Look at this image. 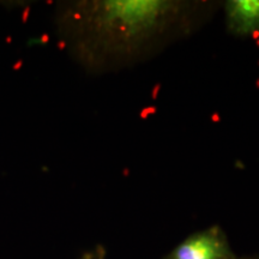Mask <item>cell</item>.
<instances>
[{
    "instance_id": "obj_1",
    "label": "cell",
    "mask_w": 259,
    "mask_h": 259,
    "mask_svg": "<svg viewBox=\"0 0 259 259\" xmlns=\"http://www.w3.org/2000/svg\"><path fill=\"white\" fill-rule=\"evenodd\" d=\"M222 3L83 0L57 12L60 37L89 72H112L148 60L197 32Z\"/></svg>"
},
{
    "instance_id": "obj_4",
    "label": "cell",
    "mask_w": 259,
    "mask_h": 259,
    "mask_svg": "<svg viewBox=\"0 0 259 259\" xmlns=\"http://www.w3.org/2000/svg\"><path fill=\"white\" fill-rule=\"evenodd\" d=\"M102 255H103V253H101L99 250H96V251L87 252V253H84L82 257L78 259H97V258L102 257Z\"/></svg>"
},
{
    "instance_id": "obj_3",
    "label": "cell",
    "mask_w": 259,
    "mask_h": 259,
    "mask_svg": "<svg viewBox=\"0 0 259 259\" xmlns=\"http://www.w3.org/2000/svg\"><path fill=\"white\" fill-rule=\"evenodd\" d=\"M221 6L229 34L236 37L259 35V0H228Z\"/></svg>"
},
{
    "instance_id": "obj_2",
    "label": "cell",
    "mask_w": 259,
    "mask_h": 259,
    "mask_svg": "<svg viewBox=\"0 0 259 259\" xmlns=\"http://www.w3.org/2000/svg\"><path fill=\"white\" fill-rule=\"evenodd\" d=\"M226 233L220 226L193 233L179 242L164 259H235Z\"/></svg>"
},
{
    "instance_id": "obj_5",
    "label": "cell",
    "mask_w": 259,
    "mask_h": 259,
    "mask_svg": "<svg viewBox=\"0 0 259 259\" xmlns=\"http://www.w3.org/2000/svg\"><path fill=\"white\" fill-rule=\"evenodd\" d=\"M235 259H259V257L258 258H239V257H236Z\"/></svg>"
}]
</instances>
